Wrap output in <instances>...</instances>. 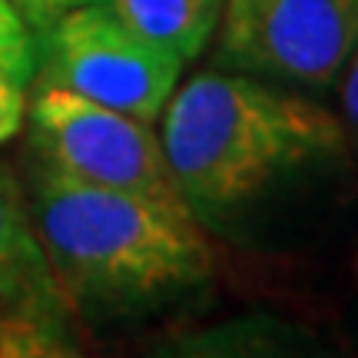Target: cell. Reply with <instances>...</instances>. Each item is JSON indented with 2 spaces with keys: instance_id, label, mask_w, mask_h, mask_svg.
<instances>
[{
  "instance_id": "obj_9",
  "label": "cell",
  "mask_w": 358,
  "mask_h": 358,
  "mask_svg": "<svg viewBox=\"0 0 358 358\" xmlns=\"http://www.w3.org/2000/svg\"><path fill=\"white\" fill-rule=\"evenodd\" d=\"M0 358H90L70 335V322L0 306Z\"/></svg>"
},
{
  "instance_id": "obj_2",
  "label": "cell",
  "mask_w": 358,
  "mask_h": 358,
  "mask_svg": "<svg viewBox=\"0 0 358 358\" xmlns=\"http://www.w3.org/2000/svg\"><path fill=\"white\" fill-rule=\"evenodd\" d=\"M24 192L66 306L93 322L153 315L216 275L209 232L186 209L96 189L34 163Z\"/></svg>"
},
{
  "instance_id": "obj_4",
  "label": "cell",
  "mask_w": 358,
  "mask_h": 358,
  "mask_svg": "<svg viewBox=\"0 0 358 358\" xmlns=\"http://www.w3.org/2000/svg\"><path fill=\"white\" fill-rule=\"evenodd\" d=\"M216 66L289 90H329L358 53V0H226Z\"/></svg>"
},
{
  "instance_id": "obj_6",
  "label": "cell",
  "mask_w": 358,
  "mask_h": 358,
  "mask_svg": "<svg viewBox=\"0 0 358 358\" xmlns=\"http://www.w3.org/2000/svg\"><path fill=\"white\" fill-rule=\"evenodd\" d=\"M0 306L66 322L73 319V308L66 306L37 239L24 186L3 163H0Z\"/></svg>"
},
{
  "instance_id": "obj_1",
  "label": "cell",
  "mask_w": 358,
  "mask_h": 358,
  "mask_svg": "<svg viewBox=\"0 0 358 358\" xmlns=\"http://www.w3.org/2000/svg\"><path fill=\"white\" fill-rule=\"evenodd\" d=\"M159 143L192 219L232 232L259 206L345 153L342 116L299 90L203 70L173 90Z\"/></svg>"
},
{
  "instance_id": "obj_12",
  "label": "cell",
  "mask_w": 358,
  "mask_h": 358,
  "mask_svg": "<svg viewBox=\"0 0 358 358\" xmlns=\"http://www.w3.org/2000/svg\"><path fill=\"white\" fill-rule=\"evenodd\" d=\"M83 3H100V0H13V7L24 13L34 30H40L43 24H50L53 17L73 10V7H83Z\"/></svg>"
},
{
  "instance_id": "obj_8",
  "label": "cell",
  "mask_w": 358,
  "mask_h": 358,
  "mask_svg": "<svg viewBox=\"0 0 358 358\" xmlns=\"http://www.w3.org/2000/svg\"><path fill=\"white\" fill-rule=\"evenodd\" d=\"M156 358H308L285 325L249 315V319H229L196 329L189 335L173 338L166 348H159Z\"/></svg>"
},
{
  "instance_id": "obj_7",
  "label": "cell",
  "mask_w": 358,
  "mask_h": 358,
  "mask_svg": "<svg viewBox=\"0 0 358 358\" xmlns=\"http://www.w3.org/2000/svg\"><path fill=\"white\" fill-rule=\"evenodd\" d=\"M123 27L189 64L216 37L226 0H100Z\"/></svg>"
},
{
  "instance_id": "obj_3",
  "label": "cell",
  "mask_w": 358,
  "mask_h": 358,
  "mask_svg": "<svg viewBox=\"0 0 358 358\" xmlns=\"http://www.w3.org/2000/svg\"><path fill=\"white\" fill-rule=\"evenodd\" d=\"M30 163L96 189L186 209L159 133L146 120L110 110L64 87L40 83L27 106ZM189 213V209H186Z\"/></svg>"
},
{
  "instance_id": "obj_10",
  "label": "cell",
  "mask_w": 358,
  "mask_h": 358,
  "mask_svg": "<svg viewBox=\"0 0 358 358\" xmlns=\"http://www.w3.org/2000/svg\"><path fill=\"white\" fill-rule=\"evenodd\" d=\"M0 70L24 87L37 77V30L13 0H0Z\"/></svg>"
},
{
  "instance_id": "obj_11",
  "label": "cell",
  "mask_w": 358,
  "mask_h": 358,
  "mask_svg": "<svg viewBox=\"0 0 358 358\" xmlns=\"http://www.w3.org/2000/svg\"><path fill=\"white\" fill-rule=\"evenodd\" d=\"M27 123V93L24 83H17L0 70V146L10 143Z\"/></svg>"
},
{
  "instance_id": "obj_13",
  "label": "cell",
  "mask_w": 358,
  "mask_h": 358,
  "mask_svg": "<svg viewBox=\"0 0 358 358\" xmlns=\"http://www.w3.org/2000/svg\"><path fill=\"white\" fill-rule=\"evenodd\" d=\"M338 87H342V123H345L348 140L358 146V53L352 57Z\"/></svg>"
},
{
  "instance_id": "obj_5",
  "label": "cell",
  "mask_w": 358,
  "mask_h": 358,
  "mask_svg": "<svg viewBox=\"0 0 358 358\" xmlns=\"http://www.w3.org/2000/svg\"><path fill=\"white\" fill-rule=\"evenodd\" d=\"M182 60L123 27L103 3H83L37 30L40 83L153 123L182 77Z\"/></svg>"
}]
</instances>
